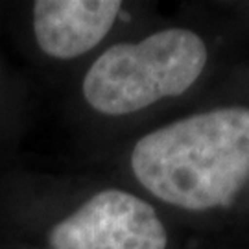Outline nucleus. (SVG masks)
<instances>
[{
    "mask_svg": "<svg viewBox=\"0 0 249 249\" xmlns=\"http://www.w3.org/2000/svg\"><path fill=\"white\" fill-rule=\"evenodd\" d=\"M53 249H166V229L148 201L107 188L53 225Z\"/></svg>",
    "mask_w": 249,
    "mask_h": 249,
    "instance_id": "obj_3",
    "label": "nucleus"
},
{
    "mask_svg": "<svg viewBox=\"0 0 249 249\" xmlns=\"http://www.w3.org/2000/svg\"><path fill=\"white\" fill-rule=\"evenodd\" d=\"M207 63L203 39L183 28L151 34L139 43H120L92 63L83 96L92 109L129 115L194 85Z\"/></svg>",
    "mask_w": 249,
    "mask_h": 249,
    "instance_id": "obj_2",
    "label": "nucleus"
},
{
    "mask_svg": "<svg viewBox=\"0 0 249 249\" xmlns=\"http://www.w3.org/2000/svg\"><path fill=\"white\" fill-rule=\"evenodd\" d=\"M120 8L118 0H39L34 4L37 45L50 57H78L107 36Z\"/></svg>",
    "mask_w": 249,
    "mask_h": 249,
    "instance_id": "obj_4",
    "label": "nucleus"
},
{
    "mask_svg": "<svg viewBox=\"0 0 249 249\" xmlns=\"http://www.w3.org/2000/svg\"><path fill=\"white\" fill-rule=\"evenodd\" d=\"M131 168L164 203L229 207L249 178V109H213L151 131L135 144Z\"/></svg>",
    "mask_w": 249,
    "mask_h": 249,
    "instance_id": "obj_1",
    "label": "nucleus"
}]
</instances>
